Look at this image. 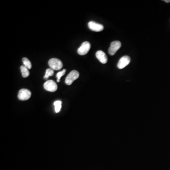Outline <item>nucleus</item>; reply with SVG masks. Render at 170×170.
I'll use <instances>...</instances> for the list:
<instances>
[{"label":"nucleus","mask_w":170,"mask_h":170,"mask_svg":"<svg viewBox=\"0 0 170 170\" xmlns=\"http://www.w3.org/2000/svg\"><path fill=\"white\" fill-rule=\"evenodd\" d=\"M49 66L52 70L59 71L63 67V64L61 60L57 58H52L49 61Z\"/></svg>","instance_id":"f257e3e1"},{"label":"nucleus","mask_w":170,"mask_h":170,"mask_svg":"<svg viewBox=\"0 0 170 170\" xmlns=\"http://www.w3.org/2000/svg\"><path fill=\"white\" fill-rule=\"evenodd\" d=\"M79 72L76 70H73L69 73L65 79V83L67 85L72 84L74 81L79 78Z\"/></svg>","instance_id":"f03ea898"},{"label":"nucleus","mask_w":170,"mask_h":170,"mask_svg":"<svg viewBox=\"0 0 170 170\" xmlns=\"http://www.w3.org/2000/svg\"><path fill=\"white\" fill-rule=\"evenodd\" d=\"M122 46L121 42L119 41H115L111 43L110 46L108 49V53L111 56L114 55L116 53L117 51L120 49Z\"/></svg>","instance_id":"7ed1b4c3"},{"label":"nucleus","mask_w":170,"mask_h":170,"mask_svg":"<svg viewBox=\"0 0 170 170\" xmlns=\"http://www.w3.org/2000/svg\"><path fill=\"white\" fill-rule=\"evenodd\" d=\"M44 87L45 90L51 92H54L57 89L56 83L53 80H49L46 81L44 84Z\"/></svg>","instance_id":"20e7f679"},{"label":"nucleus","mask_w":170,"mask_h":170,"mask_svg":"<svg viewBox=\"0 0 170 170\" xmlns=\"http://www.w3.org/2000/svg\"><path fill=\"white\" fill-rule=\"evenodd\" d=\"M90 48L91 45L89 42L87 41L83 42L78 49V53L80 55H86L89 52Z\"/></svg>","instance_id":"39448f33"},{"label":"nucleus","mask_w":170,"mask_h":170,"mask_svg":"<svg viewBox=\"0 0 170 170\" xmlns=\"http://www.w3.org/2000/svg\"><path fill=\"white\" fill-rule=\"evenodd\" d=\"M31 93L27 89H22L19 90L18 94V98L20 100H27L30 98Z\"/></svg>","instance_id":"423d86ee"},{"label":"nucleus","mask_w":170,"mask_h":170,"mask_svg":"<svg viewBox=\"0 0 170 170\" xmlns=\"http://www.w3.org/2000/svg\"><path fill=\"white\" fill-rule=\"evenodd\" d=\"M131 62V58L127 55H125L122 57L117 64V67L119 69H122L125 68V67L128 65V64Z\"/></svg>","instance_id":"0eeeda50"},{"label":"nucleus","mask_w":170,"mask_h":170,"mask_svg":"<svg viewBox=\"0 0 170 170\" xmlns=\"http://www.w3.org/2000/svg\"><path fill=\"white\" fill-rule=\"evenodd\" d=\"M88 26L90 30L95 32L102 31L104 30V26L102 24H99L93 21L90 22L88 23Z\"/></svg>","instance_id":"6e6552de"},{"label":"nucleus","mask_w":170,"mask_h":170,"mask_svg":"<svg viewBox=\"0 0 170 170\" xmlns=\"http://www.w3.org/2000/svg\"><path fill=\"white\" fill-rule=\"evenodd\" d=\"M96 57L97 58V59L100 61V62L102 64H105L107 63L108 59L106 54L103 51L101 50L97 51L96 53Z\"/></svg>","instance_id":"1a4fd4ad"},{"label":"nucleus","mask_w":170,"mask_h":170,"mask_svg":"<svg viewBox=\"0 0 170 170\" xmlns=\"http://www.w3.org/2000/svg\"><path fill=\"white\" fill-rule=\"evenodd\" d=\"M20 70L22 71V75L23 78H27L29 76V72L28 69L26 68L24 66H20Z\"/></svg>","instance_id":"9d476101"},{"label":"nucleus","mask_w":170,"mask_h":170,"mask_svg":"<svg viewBox=\"0 0 170 170\" xmlns=\"http://www.w3.org/2000/svg\"><path fill=\"white\" fill-rule=\"evenodd\" d=\"M23 63L24 64V66L26 67V68H27L28 70L31 69L32 64L30 61L28 60L27 58H23L22 59Z\"/></svg>","instance_id":"9b49d317"},{"label":"nucleus","mask_w":170,"mask_h":170,"mask_svg":"<svg viewBox=\"0 0 170 170\" xmlns=\"http://www.w3.org/2000/svg\"><path fill=\"white\" fill-rule=\"evenodd\" d=\"M62 102L59 100L56 101L54 102L55 111L56 113H58L60 112L62 108Z\"/></svg>","instance_id":"f8f14e48"},{"label":"nucleus","mask_w":170,"mask_h":170,"mask_svg":"<svg viewBox=\"0 0 170 170\" xmlns=\"http://www.w3.org/2000/svg\"><path fill=\"white\" fill-rule=\"evenodd\" d=\"M54 73V71L52 69H48L46 70L45 76H44V78L45 79H48L50 76H52L53 75Z\"/></svg>","instance_id":"ddd939ff"},{"label":"nucleus","mask_w":170,"mask_h":170,"mask_svg":"<svg viewBox=\"0 0 170 170\" xmlns=\"http://www.w3.org/2000/svg\"><path fill=\"white\" fill-rule=\"evenodd\" d=\"M66 71V70L65 69H64V70H62V71H60V72H58L57 73L56 77L57 79V81L58 82H60L61 77H62V76L64 75L65 74Z\"/></svg>","instance_id":"4468645a"},{"label":"nucleus","mask_w":170,"mask_h":170,"mask_svg":"<svg viewBox=\"0 0 170 170\" xmlns=\"http://www.w3.org/2000/svg\"><path fill=\"white\" fill-rule=\"evenodd\" d=\"M165 1V2H166V3H169L170 2V0H165V1Z\"/></svg>","instance_id":"2eb2a0df"}]
</instances>
